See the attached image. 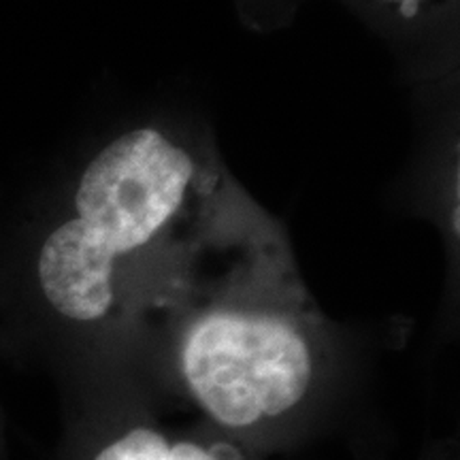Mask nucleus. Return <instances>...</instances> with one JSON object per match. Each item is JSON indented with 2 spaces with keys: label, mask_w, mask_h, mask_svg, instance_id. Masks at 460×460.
Here are the masks:
<instances>
[{
  "label": "nucleus",
  "mask_w": 460,
  "mask_h": 460,
  "mask_svg": "<svg viewBox=\"0 0 460 460\" xmlns=\"http://www.w3.org/2000/svg\"><path fill=\"white\" fill-rule=\"evenodd\" d=\"M163 394L264 458L312 424L331 369L324 320L281 239L199 237L132 320Z\"/></svg>",
  "instance_id": "nucleus-1"
},
{
  "label": "nucleus",
  "mask_w": 460,
  "mask_h": 460,
  "mask_svg": "<svg viewBox=\"0 0 460 460\" xmlns=\"http://www.w3.org/2000/svg\"><path fill=\"white\" fill-rule=\"evenodd\" d=\"M214 199V177L169 132L141 126L90 160L73 214L37 256L43 301L68 324L130 332L160 271L197 237V216Z\"/></svg>",
  "instance_id": "nucleus-2"
},
{
  "label": "nucleus",
  "mask_w": 460,
  "mask_h": 460,
  "mask_svg": "<svg viewBox=\"0 0 460 460\" xmlns=\"http://www.w3.org/2000/svg\"><path fill=\"white\" fill-rule=\"evenodd\" d=\"M62 460H262L194 420H163L143 399L105 401L75 420Z\"/></svg>",
  "instance_id": "nucleus-3"
},
{
  "label": "nucleus",
  "mask_w": 460,
  "mask_h": 460,
  "mask_svg": "<svg viewBox=\"0 0 460 460\" xmlns=\"http://www.w3.org/2000/svg\"><path fill=\"white\" fill-rule=\"evenodd\" d=\"M379 3L386 4L390 9L399 11L401 15H416L424 7H429V4H435L437 0H379Z\"/></svg>",
  "instance_id": "nucleus-4"
},
{
  "label": "nucleus",
  "mask_w": 460,
  "mask_h": 460,
  "mask_svg": "<svg viewBox=\"0 0 460 460\" xmlns=\"http://www.w3.org/2000/svg\"><path fill=\"white\" fill-rule=\"evenodd\" d=\"M0 450H3V427H0Z\"/></svg>",
  "instance_id": "nucleus-5"
}]
</instances>
